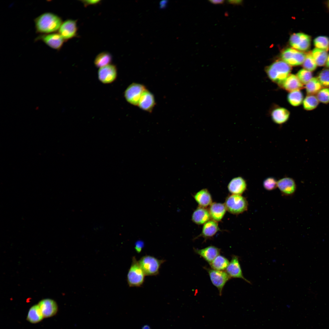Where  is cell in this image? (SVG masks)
I'll return each mask as SVG.
<instances>
[{
  "instance_id": "6da1fadb",
  "label": "cell",
  "mask_w": 329,
  "mask_h": 329,
  "mask_svg": "<svg viewBox=\"0 0 329 329\" xmlns=\"http://www.w3.org/2000/svg\"><path fill=\"white\" fill-rule=\"evenodd\" d=\"M62 22L61 17L51 12L44 13L34 19L36 31L40 34L56 32Z\"/></svg>"
},
{
  "instance_id": "7a4b0ae2",
  "label": "cell",
  "mask_w": 329,
  "mask_h": 329,
  "mask_svg": "<svg viewBox=\"0 0 329 329\" xmlns=\"http://www.w3.org/2000/svg\"><path fill=\"white\" fill-rule=\"evenodd\" d=\"M292 68L283 61H276L266 69V73L270 79L280 85L290 74Z\"/></svg>"
},
{
  "instance_id": "3957f363",
  "label": "cell",
  "mask_w": 329,
  "mask_h": 329,
  "mask_svg": "<svg viewBox=\"0 0 329 329\" xmlns=\"http://www.w3.org/2000/svg\"><path fill=\"white\" fill-rule=\"evenodd\" d=\"M146 275L135 256L132 258L130 266L127 275L129 287H141L144 282Z\"/></svg>"
},
{
  "instance_id": "277c9868",
  "label": "cell",
  "mask_w": 329,
  "mask_h": 329,
  "mask_svg": "<svg viewBox=\"0 0 329 329\" xmlns=\"http://www.w3.org/2000/svg\"><path fill=\"white\" fill-rule=\"evenodd\" d=\"M224 204L227 210L234 214H239L247 210L248 206V202L241 195L232 194L229 196L226 199Z\"/></svg>"
},
{
  "instance_id": "5b68a950",
  "label": "cell",
  "mask_w": 329,
  "mask_h": 329,
  "mask_svg": "<svg viewBox=\"0 0 329 329\" xmlns=\"http://www.w3.org/2000/svg\"><path fill=\"white\" fill-rule=\"evenodd\" d=\"M165 261L146 255L142 256L138 262L146 276H153L159 274L161 265Z\"/></svg>"
},
{
  "instance_id": "8992f818",
  "label": "cell",
  "mask_w": 329,
  "mask_h": 329,
  "mask_svg": "<svg viewBox=\"0 0 329 329\" xmlns=\"http://www.w3.org/2000/svg\"><path fill=\"white\" fill-rule=\"evenodd\" d=\"M204 268L207 272L212 284L218 289L219 295L221 296L224 286L231 278L226 271L206 267Z\"/></svg>"
},
{
  "instance_id": "52a82bcc",
  "label": "cell",
  "mask_w": 329,
  "mask_h": 329,
  "mask_svg": "<svg viewBox=\"0 0 329 329\" xmlns=\"http://www.w3.org/2000/svg\"><path fill=\"white\" fill-rule=\"evenodd\" d=\"M146 89L145 87L142 84L133 83L125 90L124 97L127 101L130 104L138 106L142 94Z\"/></svg>"
},
{
  "instance_id": "ba28073f",
  "label": "cell",
  "mask_w": 329,
  "mask_h": 329,
  "mask_svg": "<svg viewBox=\"0 0 329 329\" xmlns=\"http://www.w3.org/2000/svg\"><path fill=\"white\" fill-rule=\"evenodd\" d=\"M306 54L295 49L288 48L281 54L283 60L290 66H298L302 64Z\"/></svg>"
},
{
  "instance_id": "9c48e42d",
  "label": "cell",
  "mask_w": 329,
  "mask_h": 329,
  "mask_svg": "<svg viewBox=\"0 0 329 329\" xmlns=\"http://www.w3.org/2000/svg\"><path fill=\"white\" fill-rule=\"evenodd\" d=\"M291 46L296 50L301 51L308 50L311 43V38L308 35L302 33L292 34L289 39Z\"/></svg>"
},
{
  "instance_id": "30bf717a",
  "label": "cell",
  "mask_w": 329,
  "mask_h": 329,
  "mask_svg": "<svg viewBox=\"0 0 329 329\" xmlns=\"http://www.w3.org/2000/svg\"><path fill=\"white\" fill-rule=\"evenodd\" d=\"M41 41L48 47L54 49L59 51L65 41L58 33L40 34L35 39V41Z\"/></svg>"
},
{
  "instance_id": "8fae6325",
  "label": "cell",
  "mask_w": 329,
  "mask_h": 329,
  "mask_svg": "<svg viewBox=\"0 0 329 329\" xmlns=\"http://www.w3.org/2000/svg\"><path fill=\"white\" fill-rule=\"evenodd\" d=\"M117 71L116 66L110 64L99 68L98 71V77L102 83L107 84L111 83L116 79Z\"/></svg>"
},
{
  "instance_id": "7c38bea8",
  "label": "cell",
  "mask_w": 329,
  "mask_h": 329,
  "mask_svg": "<svg viewBox=\"0 0 329 329\" xmlns=\"http://www.w3.org/2000/svg\"><path fill=\"white\" fill-rule=\"evenodd\" d=\"M225 270L231 278H240L251 284V282L243 276L238 256L234 255L232 256L231 261Z\"/></svg>"
},
{
  "instance_id": "4fadbf2b",
  "label": "cell",
  "mask_w": 329,
  "mask_h": 329,
  "mask_svg": "<svg viewBox=\"0 0 329 329\" xmlns=\"http://www.w3.org/2000/svg\"><path fill=\"white\" fill-rule=\"evenodd\" d=\"M77 30L76 21L68 19L62 22L58 33L65 41L75 37Z\"/></svg>"
},
{
  "instance_id": "5bb4252c",
  "label": "cell",
  "mask_w": 329,
  "mask_h": 329,
  "mask_svg": "<svg viewBox=\"0 0 329 329\" xmlns=\"http://www.w3.org/2000/svg\"><path fill=\"white\" fill-rule=\"evenodd\" d=\"M195 253L210 264L220 254L221 249L214 246H210L201 249L194 248Z\"/></svg>"
},
{
  "instance_id": "9a60e30c",
  "label": "cell",
  "mask_w": 329,
  "mask_h": 329,
  "mask_svg": "<svg viewBox=\"0 0 329 329\" xmlns=\"http://www.w3.org/2000/svg\"><path fill=\"white\" fill-rule=\"evenodd\" d=\"M277 187L283 194L289 196L295 193L296 189V185L292 178L285 177L277 181Z\"/></svg>"
},
{
  "instance_id": "2e32d148",
  "label": "cell",
  "mask_w": 329,
  "mask_h": 329,
  "mask_svg": "<svg viewBox=\"0 0 329 329\" xmlns=\"http://www.w3.org/2000/svg\"><path fill=\"white\" fill-rule=\"evenodd\" d=\"M44 317L48 318L53 316L57 313L58 307L54 300L46 299L40 301L38 304Z\"/></svg>"
},
{
  "instance_id": "e0dca14e",
  "label": "cell",
  "mask_w": 329,
  "mask_h": 329,
  "mask_svg": "<svg viewBox=\"0 0 329 329\" xmlns=\"http://www.w3.org/2000/svg\"><path fill=\"white\" fill-rule=\"evenodd\" d=\"M247 183L245 179L238 176L232 179L228 185V189L232 194L241 195L246 190Z\"/></svg>"
},
{
  "instance_id": "ac0fdd59",
  "label": "cell",
  "mask_w": 329,
  "mask_h": 329,
  "mask_svg": "<svg viewBox=\"0 0 329 329\" xmlns=\"http://www.w3.org/2000/svg\"><path fill=\"white\" fill-rule=\"evenodd\" d=\"M155 104L154 96L146 89L142 94L138 106L142 110L150 112Z\"/></svg>"
},
{
  "instance_id": "d6986e66",
  "label": "cell",
  "mask_w": 329,
  "mask_h": 329,
  "mask_svg": "<svg viewBox=\"0 0 329 329\" xmlns=\"http://www.w3.org/2000/svg\"><path fill=\"white\" fill-rule=\"evenodd\" d=\"M303 85L296 75L291 74L279 85L285 90L291 92L303 89Z\"/></svg>"
},
{
  "instance_id": "ffe728a7",
  "label": "cell",
  "mask_w": 329,
  "mask_h": 329,
  "mask_svg": "<svg viewBox=\"0 0 329 329\" xmlns=\"http://www.w3.org/2000/svg\"><path fill=\"white\" fill-rule=\"evenodd\" d=\"M218 224L212 220H210L203 225L201 233L195 239L202 237L205 239L211 238L220 230Z\"/></svg>"
},
{
  "instance_id": "44dd1931",
  "label": "cell",
  "mask_w": 329,
  "mask_h": 329,
  "mask_svg": "<svg viewBox=\"0 0 329 329\" xmlns=\"http://www.w3.org/2000/svg\"><path fill=\"white\" fill-rule=\"evenodd\" d=\"M208 210L211 219L218 222L222 219L227 209L224 203L214 202L210 206Z\"/></svg>"
},
{
  "instance_id": "7402d4cb",
  "label": "cell",
  "mask_w": 329,
  "mask_h": 329,
  "mask_svg": "<svg viewBox=\"0 0 329 329\" xmlns=\"http://www.w3.org/2000/svg\"><path fill=\"white\" fill-rule=\"evenodd\" d=\"M211 219L208 210L200 206L197 207L193 211L192 220L198 225H203Z\"/></svg>"
},
{
  "instance_id": "603a6c76",
  "label": "cell",
  "mask_w": 329,
  "mask_h": 329,
  "mask_svg": "<svg viewBox=\"0 0 329 329\" xmlns=\"http://www.w3.org/2000/svg\"><path fill=\"white\" fill-rule=\"evenodd\" d=\"M290 113L286 109L283 107H277L271 111V115L273 122L278 124H282L288 120Z\"/></svg>"
},
{
  "instance_id": "cb8c5ba5",
  "label": "cell",
  "mask_w": 329,
  "mask_h": 329,
  "mask_svg": "<svg viewBox=\"0 0 329 329\" xmlns=\"http://www.w3.org/2000/svg\"><path fill=\"white\" fill-rule=\"evenodd\" d=\"M193 198L199 206L206 207L212 203L211 195L207 189H202L193 196Z\"/></svg>"
},
{
  "instance_id": "d4e9b609",
  "label": "cell",
  "mask_w": 329,
  "mask_h": 329,
  "mask_svg": "<svg viewBox=\"0 0 329 329\" xmlns=\"http://www.w3.org/2000/svg\"><path fill=\"white\" fill-rule=\"evenodd\" d=\"M44 316L38 304L33 306L30 309L27 316V320L32 323L41 321Z\"/></svg>"
},
{
  "instance_id": "484cf974",
  "label": "cell",
  "mask_w": 329,
  "mask_h": 329,
  "mask_svg": "<svg viewBox=\"0 0 329 329\" xmlns=\"http://www.w3.org/2000/svg\"><path fill=\"white\" fill-rule=\"evenodd\" d=\"M229 263V261L227 258L219 254L209 265L212 269L218 271H223L226 270Z\"/></svg>"
},
{
  "instance_id": "4316f807",
  "label": "cell",
  "mask_w": 329,
  "mask_h": 329,
  "mask_svg": "<svg viewBox=\"0 0 329 329\" xmlns=\"http://www.w3.org/2000/svg\"><path fill=\"white\" fill-rule=\"evenodd\" d=\"M312 55L317 66H322L326 64L328 56L327 51L315 48L312 50Z\"/></svg>"
},
{
  "instance_id": "83f0119b",
  "label": "cell",
  "mask_w": 329,
  "mask_h": 329,
  "mask_svg": "<svg viewBox=\"0 0 329 329\" xmlns=\"http://www.w3.org/2000/svg\"><path fill=\"white\" fill-rule=\"evenodd\" d=\"M112 59V56L110 53L103 52L98 54L96 57L94 64L96 67L100 68L110 64Z\"/></svg>"
},
{
  "instance_id": "f1b7e54d",
  "label": "cell",
  "mask_w": 329,
  "mask_h": 329,
  "mask_svg": "<svg viewBox=\"0 0 329 329\" xmlns=\"http://www.w3.org/2000/svg\"><path fill=\"white\" fill-rule=\"evenodd\" d=\"M323 87L317 77H313L306 85L305 88L308 95H314L317 93Z\"/></svg>"
},
{
  "instance_id": "f546056e",
  "label": "cell",
  "mask_w": 329,
  "mask_h": 329,
  "mask_svg": "<svg viewBox=\"0 0 329 329\" xmlns=\"http://www.w3.org/2000/svg\"><path fill=\"white\" fill-rule=\"evenodd\" d=\"M287 100L291 105L294 106H297L303 102V95L300 90L292 91L288 94Z\"/></svg>"
},
{
  "instance_id": "4dcf8cb0",
  "label": "cell",
  "mask_w": 329,
  "mask_h": 329,
  "mask_svg": "<svg viewBox=\"0 0 329 329\" xmlns=\"http://www.w3.org/2000/svg\"><path fill=\"white\" fill-rule=\"evenodd\" d=\"M304 108L307 111L313 110L318 106L319 101L316 96L314 95H308L303 101Z\"/></svg>"
},
{
  "instance_id": "1f68e13d",
  "label": "cell",
  "mask_w": 329,
  "mask_h": 329,
  "mask_svg": "<svg viewBox=\"0 0 329 329\" xmlns=\"http://www.w3.org/2000/svg\"><path fill=\"white\" fill-rule=\"evenodd\" d=\"M313 43L316 48L327 51L329 50V37L323 36L316 37Z\"/></svg>"
},
{
  "instance_id": "d6a6232c",
  "label": "cell",
  "mask_w": 329,
  "mask_h": 329,
  "mask_svg": "<svg viewBox=\"0 0 329 329\" xmlns=\"http://www.w3.org/2000/svg\"><path fill=\"white\" fill-rule=\"evenodd\" d=\"M302 66L304 69L311 72L316 70L317 65L312 55V53L309 52L306 54Z\"/></svg>"
},
{
  "instance_id": "836d02e7",
  "label": "cell",
  "mask_w": 329,
  "mask_h": 329,
  "mask_svg": "<svg viewBox=\"0 0 329 329\" xmlns=\"http://www.w3.org/2000/svg\"><path fill=\"white\" fill-rule=\"evenodd\" d=\"M323 87L329 88V69H325L321 71L317 77Z\"/></svg>"
},
{
  "instance_id": "e575fe53",
  "label": "cell",
  "mask_w": 329,
  "mask_h": 329,
  "mask_svg": "<svg viewBox=\"0 0 329 329\" xmlns=\"http://www.w3.org/2000/svg\"><path fill=\"white\" fill-rule=\"evenodd\" d=\"M296 76L303 85H306L313 78L311 72L304 69L300 70Z\"/></svg>"
},
{
  "instance_id": "d590c367",
  "label": "cell",
  "mask_w": 329,
  "mask_h": 329,
  "mask_svg": "<svg viewBox=\"0 0 329 329\" xmlns=\"http://www.w3.org/2000/svg\"><path fill=\"white\" fill-rule=\"evenodd\" d=\"M316 97L320 102L325 104L329 103V88H322L317 93Z\"/></svg>"
},
{
  "instance_id": "8d00e7d4",
  "label": "cell",
  "mask_w": 329,
  "mask_h": 329,
  "mask_svg": "<svg viewBox=\"0 0 329 329\" xmlns=\"http://www.w3.org/2000/svg\"><path fill=\"white\" fill-rule=\"evenodd\" d=\"M263 186L266 190H272L277 187V181L274 178L271 177H269L264 181Z\"/></svg>"
},
{
  "instance_id": "74e56055",
  "label": "cell",
  "mask_w": 329,
  "mask_h": 329,
  "mask_svg": "<svg viewBox=\"0 0 329 329\" xmlns=\"http://www.w3.org/2000/svg\"><path fill=\"white\" fill-rule=\"evenodd\" d=\"M85 7L91 5H95L99 3L101 0H87L81 1Z\"/></svg>"
},
{
  "instance_id": "f35d334b",
  "label": "cell",
  "mask_w": 329,
  "mask_h": 329,
  "mask_svg": "<svg viewBox=\"0 0 329 329\" xmlns=\"http://www.w3.org/2000/svg\"><path fill=\"white\" fill-rule=\"evenodd\" d=\"M144 247L143 242L141 241H138L135 245V249L137 253H139L142 251Z\"/></svg>"
},
{
  "instance_id": "ab89813d",
  "label": "cell",
  "mask_w": 329,
  "mask_h": 329,
  "mask_svg": "<svg viewBox=\"0 0 329 329\" xmlns=\"http://www.w3.org/2000/svg\"><path fill=\"white\" fill-rule=\"evenodd\" d=\"M242 1V0H228L227 2L230 4L238 5L241 3Z\"/></svg>"
},
{
  "instance_id": "60d3db41",
  "label": "cell",
  "mask_w": 329,
  "mask_h": 329,
  "mask_svg": "<svg viewBox=\"0 0 329 329\" xmlns=\"http://www.w3.org/2000/svg\"><path fill=\"white\" fill-rule=\"evenodd\" d=\"M209 1L210 3L214 4H222L225 2L224 0H209Z\"/></svg>"
},
{
  "instance_id": "b9f144b4",
  "label": "cell",
  "mask_w": 329,
  "mask_h": 329,
  "mask_svg": "<svg viewBox=\"0 0 329 329\" xmlns=\"http://www.w3.org/2000/svg\"><path fill=\"white\" fill-rule=\"evenodd\" d=\"M325 65L326 67L329 68V55L328 56Z\"/></svg>"
},
{
  "instance_id": "7bdbcfd3",
  "label": "cell",
  "mask_w": 329,
  "mask_h": 329,
  "mask_svg": "<svg viewBox=\"0 0 329 329\" xmlns=\"http://www.w3.org/2000/svg\"><path fill=\"white\" fill-rule=\"evenodd\" d=\"M142 329H150V327L148 325H145L142 327Z\"/></svg>"
},
{
  "instance_id": "ee69618b",
  "label": "cell",
  "mask_w": 329,
  "mask_h": 329,
  "mask_svg": "<svg viewBox=\"0 0 329 329\" xmlns=\"http://www.w3.org/2000/svg\"><path fill=\"white\" fill-rule=\"evenodd\" d=\"M328 6H329V2H328Z\"/></svg>"
}]
</instances>
